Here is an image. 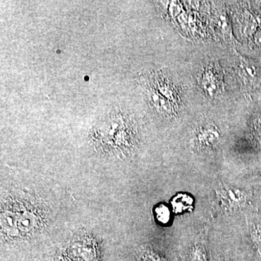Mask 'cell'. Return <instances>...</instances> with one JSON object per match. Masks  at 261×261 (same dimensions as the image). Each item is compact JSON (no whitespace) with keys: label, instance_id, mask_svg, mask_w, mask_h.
<instances>
[{"label":"cell","instance_id":"1","mask_svg":"<svg viewBox=\"0 0 261 261\" xmlns=\"http://www.w3.org/2000/svg\"><path fill=\"white\" fill-rule=\"evenodd\" d=\"M130 119L126 113L112 110L98 120L89 135L91 142L98 152L111 157L123 153L130 139Z\"/></svg>","mask_w":261,"mask_h":261},{"label":"cell","instance_id":"3","mask_svg":"<svg viewBox=\"0 0 261 261\" xmlns=\"http://www.w3.org/2000/svg\"><path fill=\"white\" fill-rule=\"evenodd\" d=\"M146 95L151 106L158 114L163 117H171L176 113L175 103L163 97L151 89L146 88Z\"/></svg>","mask_w":261,"mask_h":261},{"label":"cell","instance_id":"5","mask_svg":"<svg viewBox=\"0 0 261 261\" xmlns=\"http://www.w3.org/2000/svg\"><path fill=\"white\" fill-rule=\"evenodd\" d=\"M219 138V130L214 126H207V128L200 130L198 135L200 144L207 146L214 145Z\"/></svg>","mask_w":261,"mask_h":261},{"label":"cell","instance_id":"4","mask_svg":"<svg viewBox=\"0 0 261 261\" xmlns=\"http://www.w3.org/2000/svg\"><path fill=\"white\" fill-rule=\"evenodd\" d=\"M173 212L176 214H183L190 211L193 205V199L187 194H179L173 199L171 202Z\"/></svg>","mask_w":261,"mask_h":261},{"label":"cell","instance_id":"2","mask_svg":"<svg viewBox=\"0 0 261 261\" xmlns=\"http://www.w3.org/2000/svg\"><path fill=\"white\" fill-rule=\"evenodd\" d=\"M200 79L201 87L210 97H218L224 92L222 74L217 65H209L202 72Z\"/></svg>","mask_w":261,"mask_h":261},{"label":"cell","instance_id":"6","mask_svg":"<svg viewBox=\"0 0 261 261\" xmlns=\"http://www.w3.org/2000/svg\"><path fill=\"white\" fill-rule=\"evenodd\" d=\"M239 67H240V74L244 78H246V80L248 78L249 81H252L256 76L257 71L255 65L247 61L243 57L240 58Z\"/></svg>","mask_w":261,"mask_h":261},{"label":"cell","instance_id":"7","mask_svg":"<svg viewBox=\"0 0 261 261\" xmlns=\"http://www.w3.org/2000/svg\"><path fill=\"white\" fill-rule=\"evenodd\" d=\"M155 214L156 219L159 221V223L162 224H167L171 219V211H170L169 207L167 206L160 205L158 206L154 211Z\"/></svg>","mask_w":261,"mask_h":261},{"label":"cell","instance_id":"8","mask_svg":"<svg viewBox=\"0 0 261 261\" xmlns=\"http://www.w3.org/2000/svg\"><path fill=\"white\" fill-rule=\"evenodd\" d=\"M260 145H261V136H260Z\"/></svg>","mask_w":261,"mask_h":261}]
</instances>
